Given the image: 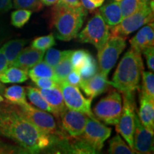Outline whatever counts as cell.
Listing matches in <instances>:
<instances>
[{
  "label": "cell",
  "instance_id": "3957f363",
  "mask_svg": "<svg viewBox=\"0 0 154 154\" xmlns=\"http://www.w3.org/2000/svg\"><path fill=\"white\" fill-rule=\"evenodd\" d=\"M143 72V63L141 54L131 49L119 62L110 84L123 94H134L139 88Z\"/></svg>",
  "mask_w": 154,
  "mask_h": 154
},
{
  "label": "cell",
  "instance_id": "d6a6232c",
  "mask_svg": "<svg viewBox=\"0 0 154 154\" xmlns=\"http://www.w3.org/2000/svg\"><path fill=\"white\" fill-rule=\"evenodd\" d=\"M14 6L16 9H24L38 11L43 7L40 0H14Z\"/></svg>",
  "mask_w": 154,
  "mask_h": 154
},
{
  "label": "cell",
  "instance_id": "9a60e30c",
  "mask_svg": "<svg viewBox=\"0 0 154 154\" xmlns=\"http://www.w3.org/2000/svg\"><path fill=\"white\" fill-rule=\"evenodd\" d=\"M131 49L138 53L146 48L153 47L154 44V25L153 22H150L138 31V33L130 39Z\"/></svg>",
  "mask_w": 154,
  "mask_h": 154
},
{
  "label": "cell",
  "instance_id": "f1b7e54d",
  "mask_svg": "<svg viewBox=\"0 0 154 154\" xmlns=\"http://www.w3.org/2000/svg\"><path fill=\"white\" fill-rule=\"evenodd\" d=\"M142 95L154 100V75L153 72H142Z\"/></svg>",
  "mask_w": 154,
  "mask_h": 154
},
{
  "label": "cell",
  "instance_id": "4dcf8cb0",
  "mask_svg": "<svg viewBox=\"0 0 154 154\" xmlns=\"http://www.w3.org/2000/svg\"><path fill=\"white\" fill-rule=\"evenodd\" d=\"M69 51H59V50L53 49V48H49L47 49V53L45 54L44 61L52 68H54L61 61V59L67 54Z\"/></svg>",
  "mask_w": 154,
  "mask_h": 154
},
{
  "label": "cell",
  "instance_id": "4fadbf2b",
  "mask_svg": "<svg viewBox=\"0 0 154 154\" xmlns=\"http://www.w3.org/2000/svg\"><path fill=\"white\" fill-rule=\"evenodd\" d=\"M134 149L135 153H138L149 154L153 152V133L142 125L136 115H135Z\"/></svg>",
  "mask_w": 154,
  "mask_h": 154
},
{
  "label": "cell",
  "instance_id": "9c48e42d",
  "mask_svg": "<svg viewBox=\"0 0 154 154\" xmlns=\"http://www.w3.org/2000/svg\"><path fill=\"white\" fill-rule=\"evenodd\" d=\"M59 86L67 109L80 111L85 113L88 117L95 118L91 109L92 99H86L83 96L79 87L67 84L65 82L59 83Z\"/></svg>",
  "mask_w": 154,
  "mask_h": 154
},
{
  "label": "cell",
  "instance_id": "5bb4252c",
  "mask_svg": "<svg viewBox=\"0 0 154 154\" xmlns=\"http://www.w3.org/2000/svg\"><path fill=\"white\" fill-rule=\"evenodd\" d=\"M107 76L101 73H96L92 78L81 83L80 88L88 97L93 99L100 94L106 91L110 86Z\"/></svg>",
  "mask_w": 154,
  "mask_h": 154
},
{
  "label": "cell",
  "instance_id": "44dd1931",
  "mask_svg": "<svg viewBox=\"0 0 154 154\" xmlns=\"http://www.w3.org/2000/svg\"><path fill=\"white\" fill-rule=\"evenodd\" d=\"M28 72L15 66H9L0 74V82L3 84L23 83L28 79Z\"/></svg>",
  "mask_w": 154,
  "mask_h": 154
},
{
  "label": "cell",
  "instance_id": "d4e9b609",
  "mask_svg": "<svg viewBox=\"0 0 154 154\" xmlns=\"http://www.w3.org/2000/svg\"><path fill=\"white\" fill-rule=\"evenodd\" d=\"M26 95L28 96L29 99L32 104L37 107L38 109L52 113V111H51V109L50 108L49 105L45 101L43 96L41 95V94L38 91L37 88L33 87H26Z\"/></svg>",
  "mask_w": 154,
  "mask_h": 154
},
{
  "label": "cell",
  "instance_id": "30bf717a",
  "mask_svg": "<svg viewBox=\"0 0 154 154\" xmlns=\"http://www.w3.org/2000/svg\"><path fill=\"white\" fill-rule=\"evenodd\" d=\"M111 134L110 128L100 122L96 118L88 117L84 132L79 137L98 153L101 151L104 142L110 137Z\"/></svg>",
  "mask_w": 154,
  "mask_h": 154
},
{
  "label": "cell",
  "instance_id": "bcb514c9",
  "mask_svg": "<svg viewBox=\"0 0 154 154\" xmlns=\"http://www.w3.org/2000/svg\"><path fill=\"white\" fill-rule=\"evenodd\" d=\"M5 101V99H4V98L1 95H0V103H2V102Z\"/></svg>",
  "mask_w": 154,
  "mask_h": 154
},
{
  "label": "cell",
  "instance_id": "b9f144b4",
  "mask_svg": "<svg viewBox=\"0 0 154 154\" xmlns=\"http://www.w3.org/2000/svg\"><path fill=\"white\" fill-rule=\"evenodd\" d=\"M81 3H82V6L86 9V10L94 11V9H96L95 6H94L93 4L90 2L88 0H81Z\"/></svg>",
  "mask_w": 154,
  "mask_h": 154
},
{
  "label": "cell",
  "instance_id": "1f68e13d",
  "mask_svg": "<svg viewBox=\"0 0 154 154\" xmlns=\"http://www.w3.org/2000/svg\"><path fill=\"white\" fill-rule=\"evenodd\" d=\"M55 39L53 34H50L49 35L40 36L35 38L32 42L31 47L34 49L40 50V51H45L49 48L55 45Z\"/></svg>",
  "mask_w": 154,
  "mask_h": 154
},
{
  "label": "cell",
  "instance_id": "277c9868",
  "mask_svg": "<svg viewBox=\"0 0 154 154\" xmlns=\"http://www.w3.org/2000/svg\"><path fill=\"white\" fill-rule=\"evenodd\" d=\"M153 9L146 0L139 10L130 16L125 17L116 26L111 28L110 35L126 38L143 25L153 22Z\"/></svg>",
  "mask_w": 154,
  "mask_h": 154
},
{
  "label": "cell",
  "instance_id": "7c38bea8",
  "mask_svg": "<svg viewBox=\"0 0 154 154\" xmlns=\"http://www.w3.org/2000/svg\"><path fill=\"white\" fill-rule=\"evenodd\" d=\"M61 131L68 137L75 138L84 132L88 116L85 113L66 108L60 115Z\"/></svg>",
  "mask_w": 154,
  "mask_h": 154
},
{
  "label": "cell",
  "instance_id": "2e32d148",
  "mask_svg": "<svg viewBox=\"0 0 154 154\" xmlns=\"http://www.w3.org/2000/svg\"><path fill=\"white\" fill-rule=\"evenodd\" d=\"M44 53L45 51H40L32 47L23 49L11 66L18 67L28 72L36 63L42 61Z\"/></svg>",
  "mask_w": 154,
  "mask_h": 154
},
{
  "label": "cell",
  "instance_id": "ba28073f",
  "mask_svg": "<svg viewBox=\"0 0 154 154\" xmlns=\"http://www.w3.org/2000/svg\"><path fill=\"white\" fill-rule=\"evenodd\" d=\"M124 106L122 113L117 123L116 131L124 137L131 149L134 152V134L135 129V103L133 94H124Z\"/></svg>",
  "mask_w": 154,
  "mask_h": 154
},
{
  "label": "cell",
  "instance_id": "8fae6325",
  "mask_svg": "<svg viewBox=\"0 0 154 154\" xmlns=\"http://www.w3.org/2000/svg\"><path fill=\"white\" fill-rule=\"evenodd\" d=\"M19 106L26 118L40 131L49 136L57 134L59 131L54 119L47 111L34 107L27 102Z\"/></svg>",
  "mask_w": 154,
  "mask_h": 154
},
{
  "label": "cell",
  "instance_id": "f35d334b",
  "mask_svg": "<svg viewBox=\"0 0 154 154\" xmlns=\"http://www.w3.org/2000/svg\"><path fill=\"white\" fill-rule=\"evenodd\" d=\"M9 67L8 62L6 58L2 48L0 49V74H2Z\"/></svg>",
  "mask_w": 154,
  "mask_h": 154
},
{
  "label": "cell",
  "instance_id": "7dc6e473",
  "mask_svg": "<svg viewBox=\"0 0 154 154\" xmlns=\"http://www.w3.org/2000/svg\"><path fill=\"white\" fill-rule=\"evenodd\" d=\"M115 1H118V2H119V1H121V0H115Z\"/></svg>",
  "mask_w": 154,
  "mask_h": 154
},
{
  "label": "cell",
  "instance_id": "52a82bcc",
  "mask_svg": "<svg viewBox=\"0 0 154 154\" xmlns=\"http://www.w3.org/2000/svg\"><path fill=\"white\" fill-rule=\"evenodd\" d=\"M126 47V38L110 35L104 46L99 50L98 53L99 69L101 74L108 76Z\"/></svg>",
  "mask_w": 154,
  "mask_h": 154
},
{
  "label": "cell",
  "instance_id": "7402d4cb",
  "mask_svg": "<svg viewBox=\"0 0 154 154\" xmlns=\"http://www.w3.org/2000/svg\"><path fill=\"white\" fill-rule=\"evenodd\" d=\"M4 95L7 101L13 104L22 106L26 103V89L20 86H12L5 88Z\"/></svg>",
  "mask_w": 154,
  "mask_h": 154
},
{
  "label": "cell",
  "instance_id": "f6af8a7d",
  "mask_svg": "<svg viewBox=\"0 0 154 154\" xmlns=\"http://www.w3.org/2000/svg\"><path fill=\"white\" fill-rule=\"evenodd\" d=\"M5 90V86L3 85V83L0 82V94H4Z\"/></svg>",
  "mask_w": 154,
  "mask_h": 154
},
{
  "label": "cell",
  "instance_id": "ee69618b",
  "mask_svg": "<svg viewBox=\"0 0 154 154\" xmlns=\"http://www.w3.org/2000/svg\"><path fill=\"white\" fill-rule=\"evenodd\" d=\"M42 4L47 5V6H51L54 5L57 2L58 0H40Z\"/></svg>",
  "mask_w": 154,
  "mask_h": 154
},
{
  "label": "cell",
  "instance_id": "484cf974",
  "mask_svg": "<svg viewBox=\"0 0 154 154\" xmlns=\"http://www.w3.org/2000/svg\"><path fill=\"white\" fill-rule=\"evenodd\" d=\"M97 70L98 68L96 61L89 54L83 66L78 70L81 78H82V82L92 78L97 73Z\"/></svg>",
  "mask_w": 154,
  "mask_h": 154
},
{
  "label": "cell",
  "instance_id": "e575fe53",
  "mask_svg": "<svg viewBox=\"0 0 154 154\" xmlns=\"http://www.w3.org/2000/svg\"><path fill=\"white\" fill-rule=\"evenodd\" d=\"M12 153H29V152L18 145H11L0 140V154Z\"/></svg>",
  "mask_w": 154,
  "mask_h": 154
},
{
  "label": "cell",
  "instance_id": "8992f818",
  "mask_svg": "<svg viewBox=\"0 0 154 154\" xmlns=\"http://www.w3.org/2000/svg\"><path fill=\"white\" fill-rule=\"evenodd\" d=\"M96 119L106 124L116 125L122 113V99L121 94L115 90L98 102L94 109Z\"/></svg>",
  "mask_w": 154,
  "mask_h": 154
},
{
  "label": "cell",
  "instance_id": "cb8c5ba5",
  "mask_svg": "<svg viewBox=\"0 0 154 154\" xmlns=\"http://www.w3.org/2000/svg\"><path fill=\"white\" fill-rule=\"evenodd\" d=\"M72 52L73 51L69 50L67 54L54 68L56 80H57L58 84L63 82L69 73L73 70L72 63H71V56H72Z\"/></svg>",
  "mask_w": 154,
  "mask_h": 154
},
{
  "label": "cell",
  "instance_id": "d6986e66",
  "mask_svg": "<svg viewBox=\"0 0 154 154\" xmlns=\"http://www.w3.org/2000/svg\"><path fill=\"white\" fill-rule=\"evenodd\" d=\"M99 14L110 28L116 26L123 19L118 1L109 2L102 6L99 9Z\"/></svg>",
  "mask_w": 154,
  "mask_h": 154
},
{
  "label": "cell",
  "instance_id": "603a6c76",
  "mask_svg": "<svg viewBox=\"0 0 154 154\" xmlns=\"http://www.w3.org/2000/svg\"><path fill=\"white\" fill-rule=\"evenodd\" d=\"M28 76L32 80L34 79L48 78L57 82L54 68L49 66L44 61H41L39 63H36L35 66L31 68L28 71Z\"/></svg>",
  "mask_w": 154,
  "mask_h": 154
},
{
  "label": "cell",
  "instance_id": "d590c367",
  "mask_svg": "<svg viewBox=\"0 0 154 154\" xmlns=\"http://www.w3.org/2000/svg\"><path fill=\"white\" fill-rule=\"evenodd\" d=\"M34 84L38 86V88H51L59 86V84L56 81L48 78H38L32 79Z\"/></svg>",
  "mask_w": 154,
  "mask_h": 154
},
{
  "label": "cell",
  "instance_id": "ac0fdd59",
  "mask_svg": "<svg viewBox=\"0 0 154 154\" xmlns=\"http://www.w3.org/2000/svg\"><path fill=\"white\" fill-rule=\"evenodd\" d=\"M138 119L144 127L150 131H154V100L140 94Z\"/></svg>",
  "mask_w": 154,
  "mask_h": 154
},
{
  "label": "cell",
  "instance_id": "e0dca14e",
  "mask_svg": "<svg viewBox=\"0 0 154 154\" xmlns=\"http://www.w3.org/2000/svg\"><path fill=\"white\" fill-rule=\"evenodd\" d=\"M41 95L47 102L52 111V113L56 117H59L61 113L65 110L66 106L65 105L63 97L59 86L51 88H37Z\"/></svg>",
  "mask_w": 154,
  "mask_h": 154
},
{
  "label": "cell",
  "instance_id": "f546056e",
  "mask_svg": "<svg viewBox=\"0 0 154 154\" xmlns=\"http://www.w3.org/2000/svg\"><path fill=\"white\" fill-rule=\"evenodd\" d=\"M32 11L29 9H19L11 14V23L17 28H22L29 20Z\"/></svg>",
  "mask_w": 154,
  "mask_h": 154
},
{
  "label": "cell",
  "instance_id": "60d3db41",
  "mask_svg": "<svg viewBox=\"0 0 154 154\" xmlns=\"http://www.w3.org/2000/svg\"><path fill=\"white\" fill-rule=\"evenodd\" d=\"M12 8V0H0V12H5Z\"/></svg>",
  "mask_w": 154,
  "mask_h": 154
},
{
  "label": "cell",
  "instance_id": "ab89813d",
  "mask_svg": "<svg viewBox=\"0 0 154 154\" xmlns=\"http://www.w3.org/2000/svg\"><path fill=\"white\" fill-rule=\"evenodd\" d=\"M57 3L71 7H79L82 6L80 0H58Z\"/></svg>",
  "mask_w": 154,
  "mask_h": 154
},
{
  "label": "cell",
  "instance_id": "ffe728a7",
  "mask_svg": "<svg viewBox=\"0 0 154 154\" xmlns=\"http://www.w3.org/2000/svg\"><path fill=\"white\" fill-rule=\"evenodd\" d=\"M26 42L27 41L25 39H13L4 44L2 48L7 58L9 67L12 66Z\"/></svg>",
  "mask_w": 154,
  "mask_h": 154
},
{
  "label": "cell",
  "instance_id": "6da1fadb",
  "mask_svg": "<svg viewBox=\"0 0 154 154\" xmlns=\"http://www.w3.org/2000/svg\"><path fill=\"white\" fill-rule=\"evenodd\" d=\"M0 136L13 140L29 153L45 151L51 138L26 118L19 106L8 101L0 104Z\"/></svg>",
  "mask_w": 154,
  "mask_h": 154
},
{
  "label": "cell",
  "instance_id": "4316f807",
  "mask_svg": "<svg viewBox=\"0 0 154 154\" xmlns=\"http://www.w3.org/2000/svg\"><path fill=\"white\" fill-rule=\"evenodd\" d=\"M146 0H121L119 2L123 19L138 11Z\"/></svg>",
  "mask_w": 154,
  "mask_h": 154
},
{
  "label": "cell",
  "instance_id": "74e56055",
  "mask_svg": "<svg viewBox=\"0 0 154 154\" xmlns=\"http://www.w3.org/2000/svg\"><path fill=\"white\" fill-rule=\"evenodd\" d=\"M146 59V63H147L148 68L151 72L154 71V48L153 47H150L146 48L142 51Z\"/></svg>",
  "mask_w": 154,
  "mask_h": 154
},
{
  "label": "cell",
  "instance_id": "8d00e7d4",
  "mask_svg": "<svg viewBox=\"0 0 154 154\" xmlns=\"http://www.w3.org/2000/svg\"><path fill=\"white\" fill-rule=\"evenodd\" d=\"M67 84H71V85L80 87L81 83H82V78L79 74V72L77 70H73L68 74L65 80L63 81Z\"/></svg>",
  "mask_w": 154,
  "mask_h": 154
},
{
  "label": "cell",
  "instance_id": "7a4b0ae2",
  "mask_svg": "<svg viewBox=\"0 0 154 154\" xmlns=\"http://www.w3.org/2000/svg\"><path fill=\"white\" fill-rule=\"evenodd\" d=\"M86 14L87 10L83 6L71 7L56 3L51 10L50 23L56 37L66 42L76 37Z\"/></svg>",
  "mask_w": 154,
  "mask_h": 154
},
{
  "label": "cell",
  "instance_id": "5b68a950",
  "mask_svg": "<svg viewBox=\"0 0 154 154\" xmlns=\"http://www.w3.org/2000/svg\"><path fill=\"white\" fill-rule=\"evenodd\" d=\"M76 36L79 41L93 44L99 51L104 46L110 36V27L106 24L101 14L96 13Z\"/></svg>",
  "mask_w": 154,
  "mask_h": 154
},
{
  "label": "cell",
  "instance_id": "83f0119b",
  "mask_svg": "<svg viewBox=\"0 0 154 154\" xmlns=\"http://www.w3.org/2000/svg\"><path fill=\"white\" fill-rule=\"evenodd\" d=\"M109 153L113 154H133L135 153L128 145L125 143L119 135L117 134L109 141Z\"/></svg>",
  "mask_w": 154,
  "mask_h": 154
},
{
  "label": "cell",
  "instance_id": "7bdbcfd3",
  "mask_svg": "<svg viewBox=\"0 0 154 154\" xmlns=\"http://www.w3.org/2000/svg\"><path fill=\"white\" fill-rule=\"evenodd\" d=\"M88 1H89L91 4H93V5L95 6L96 8H97V7H100L102 5H103L104 0H88Z\"/></svg>",
  "mask_w": 154,
  "mask_h": 154
},
{
  "label": "cell",
  "instance_id": "836d02e7",
  "mask_svg": "<svg viewBox=\"0 0 154 154\" xmlns=\"http://www.w3.org/2000/svg\"><path fill=\"white\" fill-rule=\"evenodd\" d=\"M88 54L89 53L85 50L80 49L73 51L71 56V63H72L73 69L78 71L85 62Z\"/></svg>",
  "mask_w": 154,
  "mask_h": 154
}]
</instances>
